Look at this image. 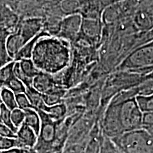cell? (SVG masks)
Listing matches in <instances>:
<instances>
[{"label": "cell", "instance_id": "obj_22", "mask_svg": "<svg viewBox=\"0 0 153 153\" xmlns=\"http://www.w3.org/2000/svg\"><path fill=\"white\" fill-rule=\"evenodd\" d=\"M14 64L15 61L14 60L0 68V88L4 87L6 84L14 76Z\"/></svg>", "mask_w": 153, "mask_h": 153}, {"label": "cell", "instance_id": "obj_4", "mask_svg": "<svg viewBox=\"0 0 153 153\" xmlns=\"http://www.w3.org/2000/svg\"><path fill=\"white\" fill-rule=\"evenodd\" d=\"M41 120V129L38 141L33 150L36 153H55L57 150L56 140L58 123L53 121L46 113L42 110H36Z\"/></svg>", "mask_w": 153, "mask_h": 153}, {"label": "cell", "instance_id": "obj_13", "mask_svg": "<svg viewBox=\"0 0 153 153\" xmlns=\"http://www.w3.org/2000/svg\"><path fill=\"white\" fill-rule=\"evenodd\" d=\"M50 36L48 33H45V31H42L41 33L38 34V36H36V37H34L33 39L30 40L29 41H28L25 45L23 46L22 49L20 50L18 54L15 57L14 61L19 62V61L24 60V59H31L32 54H33V51L36 43H37L38 40L42 37L44 36Z\"/></svg>", "mask_w": 153, "mask_h": 153}, {"label": "cell", "instance_id": "obj_27", "mask_svg": "<svg viewBox=\"0 0 153 153\" xmlns=\"http://www.w3.org/2000/svg\"><path fill=\"white\" fill-rule=\"evenodd\" d=\"M11 119L13 125L15 128L19 129V128L24 123L25 120V113L20 108H16L12 110L11 112Z\"/></svg>", "mask_w": 153, "mask_h": 153}, {"label": "cell", "instance_id": "obj_26", "mask_svg": "<svg viewBox=\"0 0 153 153\" xmlns=\"http://www.w3.org/2000/svg\"><path fill=\"white\" fill-rule=\"evenodd\" d=\"M14 74L15 77H16L17 79H19L20 81H22L26 87H31L32 85H33V79H30L29 77H28V76L23 72L22 69L20 68V65H19V62H16V61H15V64L14 67Z\"/></svg>", "mask_w": 153, "mask_h": 153}, {"label": "cell", "instance_id": "obj_36", "mask_svg": "<svg viewBox=\"0 0 153 153\" xmlns=\"http://www.w3.org/2000/svg\"><path fill=\"white\" fill-rule=\"evenodd\" d=\"M113 1H114V3H116V2H118V1H120V0H112Z\"/></svg>", "mask_w": 153, "mask_h": 153}, {"label": "cell", "instance_id": "obj_19", "mask_svg": "<svg viewBox=\"0 0 153 153\" xmlns=\"http://www.w3.org/2000/svg\"><path fill=\"white\" fill-rule=\"evenodd\" d=\"M19 62L23 72L30 79H33V78L41 72L36 68L31 59H24L19 61Z\"/></svg>", "mask_w": 153, "mask_h": 153}, {"label": "cell", "instance_id": "obj_20", "mask_svg": "<svg viewBox=\"0 0 153 153\" xmlns=\"http://www.w3.org/2000/svg\"><path fill=\"white\" fill-rule=\"evenodd\" d=\"M100 153H125L111 138L103 135L101 139Z\"/></svg>", "mask_w": 153, "mask_h": 153}, {"label": "cell", "instance_id": "obj_9", "mask_svg": "<svg viewBox=\"0 0 153 153\" xmlns=\"http://www.w3.org/2000/svg\"><path fill=\"white\" fill-rule=\"evenodd\" d=\"M43 21L40 18H30L23 21L20 26L16 28L26 41H29L41 33L43 27Z\"/></svg>", "mask_w": 153, "mask_h": 153}, {"label": "cell", "instance_id": "obj_3", "mask_svg": "<svg viewBox=\"0 0 153 153\" xmlns=\"http://www.w3.org/2000/svg\"><path fill=\"white\" fill-rule=\"evenodd\" d=\"M111 139L125 153H153V137L143 128Z\"/></svg>", "mask_w": 153, "mask_h": 153}, {"label": "cell", "instance_id": "obj_17", "mask_svg": "<svg viewBox=\"0 0 153 153\" xmlns=\"http://www.w3.org/2000/svg\"><path fill=\"white\" fill-rule=\"evenodd\" d=\"M25 94L27 96L28 100H29L30 104L34 109L41 110L45 105L43 101V94L40 93L36 89H34L32 86L26 87Z\"/></svg>", "mask_w": 153, "mask_h": 153}, {"label": "cell", "instance_id": "obj_1", "mask_svg": "<svg viewBox=\"0 0 153 153\" xmlns=\"http://www.w3.org/2000/svg\"><path fill=\"white\" fill-rule=\"evenodd\" d=\"M70 56L68 41L48 36L38 40L31 60L40 71L53 75L62 71L69 65Z\"/></svg>", "mask_w": 153, "mask_h": 153}, {"label": "cell", "instance_id": "obj_15", "mask_svg": "<svg viewBox=\"0 0 153 153\" xmlns=\"http://www.w3.org/2000/svg\"><path fill=\"white\" fill-rule=\"evenodd\" d=\"M65 93L66 91L64 88L57 85L48 92L43 94L44 103L46 106H51L64 102L63 98Z\"/></svg>", "mask_w": 153, "mask_h": 153}, {"label": "cell", "instance_id": "obj_33", "mask_svg": "<svg viewBox=\"0 0 153 153\" xmlns=\"http://www.w3.org/2000/svg\"><path fill=\"white\" fill-rule=\"evenodd\" d=\"M146 130V129H145ZM147 131H148L149 133H150L151 135H152V137H153V129H150V130H147Z\"/></svg>", "mask_w": 153, "mask_h": 153}, {"label": "cell", "instance_id": "obj_2", "mask_svg": "<svg viewBox=\"0 0 153 153\" xmlns=\"http://www.w3.org/2000/svg\"><path fill=\"white\" fill-rule=\"evenodd\" d=\"M108 103L114 107L122 133L142 128L143 111L137 104L136 97L124 101L111 99Z\"/></svg>", "mask_w": 153, "mask_h": 153}, {"label": "cell", "instance_id": "obj_31", "mask_svg": "<svg viewBox=\"0 0 153 153\" xmlns=\"http://www.w3.org/2000/svg\"><path fill=\"white\" fill-rule=\"evenodd\" d=\"M0 136L5 137H16V133L8 126L0 123Z\"/></svg>", "mask_w": 153, "mask_h": 153}, {"label": "cell", "instance_id": "obj_21", "mask_svg": "<svg viewBox=\"0 0 153 153\" xmlns=\"http://www.w3.org/2000/svg\"><path fill=\"white\" fill-rule=\"evenodd\" d=\"M60 9L63 14L66 16L79 14L80 3L78 0H62L60 2Z\"/></svg>", "mask_w": 153, "mask_h": 153}, {"label": "cell", "instance_id": "obj_8", "mask_svg": "<svg viewBox=\"0 0 153 153\" xmlns=\"http://www.w3.org/2000/svg\"><path fill=\"white\" fill-rule=\"evenodd\" d=\"M16 148L25 150H33L38 141V135L33 130L23 123L16 133Z\"/></svg>", "mask_w": 153, "mask_h": 153}, {"label": "cell", "instance_id": "obj_5", "mask_svg": "<svg viewBox=\"0 0 153 153\" xmlns=\"http://www.w3.org/2000/svg\"><path fill=\"white\" fill-rule=\"evenodd\" d=\"M153 67V40L133 49L118 66L119 71H134Z\"/></svg>", "mask_w": 153, "mask_h": 153}, {"label": "cell", "instance_id": "obj_6", "mask_svg": "<svg viewBox=\"0 0 153 153\" xmlns=\"http://www.w3.org/2000/svg\"><path fill=\"white\" fill-rule=\"evenodd\" d=\"M82 17L79 14L68 15L62 19L57 37L67 41H73L79 37Z\"/></svg>", "mask_w": 153, "mask_h": 153}, {"label": "cell", "instance_id": "obj_10", "mask_svg": "<svg viewBox=\"0 0 153 153\" xmlns=\"http://www.w3.org/2000/svg\"><path fill=\"white\" fill-rule=\"evenodd\" d=\"M56 86H57V84L53 77L52 74L41 71L33 78L32 85L34 89L43 94L48 92Z\"/></svg>", "mask_w": 153, "mask_h": 153}, {"label": "cell", "instance_id": "obj_23", "mask_svg": "<svg viewBox=\"0 0 153 153\" xmlns=\"http://www.w3.org/2000/svg\"><path fill=\"white\" fill-rule=\"evenodd\" d=\"M11 111L9 110L4 105L2 104L0 105V123L8 126L9 128H11L15 133H16L18 129L16 128L15 126L13 125L11 119Z\"/></svg>", "mask_w": 153, "mask_h": 153}, {"label": "cell", "instance_id": "obj_16", "mask_svg": "<svg viewBox=\"0 0 153 153\" xmlns=\"http://www.w3.org/2000/svg\"><path fill=\"white\" fill-rule=\"evenodd\" d=\"M24 113L25 120L24 123L33 130L38 136L41 125V118H40L38 112L34 108H30L24 110Z\"/></svg>", "mask_w": 153, "mask_h": 153}, {"label": "cell", "instance_id": "obj_25", "mask_svg": "<svg viewBox=\"0 0 153 153\" xmlns=\"http://www.w3.org/2000/svg\"><path fill=\"white\" fill-rule=\"evenodd\" d=\"M136 100L143 112L153 111V94L149 96H137Z\"/></svg>", "mask_w": 153, "mask_h": 153}, {"label": "cell", "instance_id": "obj_24", "mask_svg": "<svg viewBox=\"0 0 153 153\" xmlns=\"http://www.w3.org/2000/svg\"><path fill=\"white\" fill-rule=\"evenodd\" d=\"M4 87L11 90L15 95L25 93L26 90V87L24 84L15 76L6 84Z\"/></svg>", "mask_w": 153, "mask_h": 153}, {"label": "cell", "instance_id": "obj_18", "mask_svg": "<svg viewBox=\"0 0 153 153\" xmlns=\"http://www.w3.org/2000/svg\"><path fill=\"white\" fill-rule=\"evenodd\" d=\"M1 104L7 107L9 110L12 111L18 108L16 101V95L4 87H1Z\"/></svg>", "mask_w": 153, "mask_h": 153}, {"label": "cell", "instance_id": "obj_34", "mask_svg": "<svg viewBox=\"0 0 153 153\" xmlns=\"http://www.w3.org/2000/svg\"><path fill=\"white\" fill-rule=\"evenodd\" d=\"M1 104V88H0V105Z\"/></svg>", "mask_w": 153, "mask_h": 153}, {"label": "cell", "instance_id": "obj_28", "mask_svg": "<svg viewBox=\"0 0 153 153\" xmlns=\"http://www.w3.org/2000/svg\"><path fill=\"white\" fill-rule=\"evenodd\" d=\"M15 148H16V137L13 138L0 136V152L9 150Z\"/></svg>", "mask_w": 153, "mask_h": 153}, {"label": "cell", "instance_id": "obj_12", "mask_svg": "<svg viewBox=\"0 0 153 153\" xmlns=\"http://www.w3.org/2000/svg\"><path fill=\"white\" fill-rule=\"evenodd\" d=\"M41 110L46 113L53 121L57 123L64 120L68 116V106L65 102L51 106L45 105Z\"/></svg>", "mask_w": 153, "mask_h": 153}, {"label": "cell", "instance_id": "obj_11", "mask_svg": "<svg viewBox=\"0 0 153 153\" xmlns=\"http://www.w3.org/2000/svg\"><path fill=\"white\" fill-rule=\"evenodd\" d=\"M27 43L25 38L17 30L11 33L7 39V49L8 54L11 59L14 60L15 57L20 50Z\"/></svg>", "mask_w": 153, "mask_h": 153}, {"label": "cell", "instance_id": "obj_14", "mask_svg": "<svg viewBox=\"0 0 153 153\" xmlns=\"http://www.w3.org/2000/svg\"><path fill=\"white\" fill-rule=\"evenodd\" d=\"M11 33L10 30L4 26H0V68L14 61L8 54L7 49V39Z\"/></svg>", "mask_w": 153, "mask_h": 153}, {"label": "cell", "instance_id": "obj_32", "mask_svg": "<svg viewBox=\"0 0 153 153\" xmlns=\"http://www.w3.org/2000/svg\"><path fill=\"white\" fill-rule=\"evenodd\" d=\"M0 153H29V150L15 148L9 150L2 151V152H0Z\"/></svg>", "mask_w": 153, "mask_h": 153}, {"label": "cell", "instance_id": "obj_7", "mask_svg": "<svg viewBox=\"0 0 153 153\" xmlns=\"http://www.w3.org/2000/svg\"><path fill=\"white\" fill-rule=\"evenodd\" d=\"M102 22L97 19L82 18L79 36L90 43H99L102 38Z\"/></svg>", "mask_w": 153, "mask_h": 153}, {"label": "cell", "instance_id": "obj_37", "mask_svg": "<svg viewBox=\"0 0 153 153\" xmlns=\"http://www.w3.org/2000/svg\"><path fill=\"white\" fill-rule=\"evenodd\" d=\"M1 14H0V23H1Z\"/></svg>", "mask_w": 153, "mask_h": 153}, {"label": "cell", "instance_id": "obj_29", "mask_svg": "<svg viewBox=\"0 0 153 153\" xmlns=\"http://www.w3.org/2000/svg\"><path fill=\"white\" fill-rule=\"evenodd\" d=\"M16 101L17 106H18V108H20V109L24 111L26 109H28V108H33L29 100H28L27 96L26 95L25 93L16 94Z\"/></svg>", "mask_w": 153, "mask_h": 153}, {"label": "cell", "instance_id": "obj_35", "mask_svg": "<svg viewBox=\"0 0 153 153\" xmlns=\"http://www.w3.org/2000/svg\"><path fill=\"white\" fill-rule=\"evenodd\" d=\"M29 153H36V152L33 150H29Z\"/></svg>", "mask_w": 153, "mask_h": 153}, {"label": "cell", "instance_id": "obj_30", "mask_svg": "<svg viewBox=\"0 0 153 153\" xmlns=\"http://www.w3.org/2000/svg\"><path fill=\"white\" fill-rule=\"evenodd\" d=\"M142 128L146 130L153 129V111L143 112Z\"/></svg>", "mask_w": 153, "mask_h": 153}]
</instances>
